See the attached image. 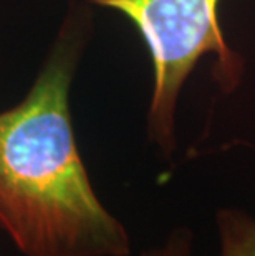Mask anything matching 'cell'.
<instances>
[{
    "label": "cell",
    "instance_id": "obj_1",
    "mask_svg": "<svg viewBox=\"0 0 255 256\" xmlns=\"http://www.w3.org/2000/svg\"><path fill=\"white\" fill-rule=\"evenodd\" d=\"M80 35L63 28L29 94L0 112V228L24 256H129L75 140L70 84Z\"/></svg>",
    "mask_w": 255,
    "mask_h": 256
},
{
    "label": "cell",
    "instance_id": "obj_2",
    "mask_svg": "<svg viewBox=\"0 0 255 256\" xmlns=\"http://www.w3.org/2000/svg\"><path fill=\"white\" fill-rule=\"evenodd\" d=\"M123 12L134 22L153 56L154 88L148 111L149 139L169 156L176 149V108L197 62L215 55V78L232 91L242 76V58L224 40L219 0H86Z\"/></svg>",
    "mask_w": 255,
    "mask_h": 256
},
{
    "label": "cell",
    "instance_id": "obj_4",
    "mask_svg": "<svg viewBox=\"0 0 255 256\" xmlns=\"http://www.w3.org/2000/svg\"><path fill=\"white\" fill-rule=\"evenodd\" d=\"M139 256H194V235L186 226L174 228L161 244L146 250Z\"/></svg>",
    "mask_w": 255,
    "mask_h": 256
},
{
    "label": "cell",
    "instance_id": "obj_3",
    "mask_svg": "<svg viewBox=\"0 0 255 256\" xmlns=\"http://www.w3.org/2000/svg\"><path fill=\"white\" fill-rule=\"evenodd\" d=\"M220 256H255V218L238 208L215 214Z\"/></svg>",
    "mask_w": 255,
    "mask_h": 256
}]
</instances>
